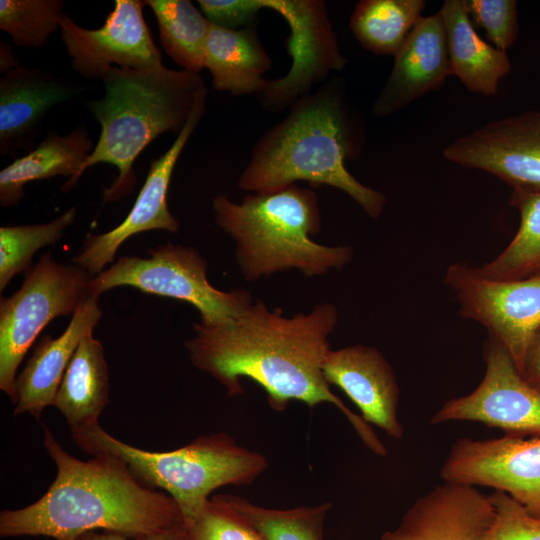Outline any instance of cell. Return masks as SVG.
I'll return each instance as SVG.
<instances>
[{"label":"cell","mask_w":540,"mask_h":540,"mask_svg":"<svg viewBox=\"0 0 540 540\" xmlns=\"http://www.w3.org/2000/svg\"><path fill=\"white\" fill-rule=\"evenodd\" d=\"M510 204L520 214L519 228L493 260L476 268L493 280H516L540 274V190H512Z\"/></svg>","instance_id":"obj_27"},{"label":"cell","mask_w":540,"mask_h":540,"mask_svg":"<svg viewBox=\"0 0 540 540\" xmlns=\"http://www.w3.org/2000/svg\"><path fill=\"white\" fill-rule=\"evenodd\" d=\"M62 0H0V29L21 47L39 48L60 28Z\"/></svg>","instance_id":"obj_30"},{"label":"cell","mask_w":540,"mask_h":540,"mask_svg":"<svg viewBox=\"0 0 540 540\" xmlns=\"http://www.w3.org/2000/svg\"><path fill=\"white\" fill-rule=\"evenodd\" d=\"M144 2L156 17L165 53L183 70L199 73L211 22L189 0Z\"/></svg>","instance_id":"obj_26"},{"label":"cell","mask_w":540,"mask_h":540,"mask_svg":"<svg viewBox=\"0 0 540 540\" xmlns=\"http://www.w3.org/2000/svg\"><path fill=\"white\" fill-rule=\"evenodd\" d=\"M102 81L104 96L87 103L101 131L78 178L96 164L113 165L118 175L104 189L103 199L114 202L135 187L133 165L140 153L159 135L180 133L205 84L199 73L164 65L155 69L114 66Z\"/></svg>","instance_id":"obj_4"},{"label":"cell","mask_w":540,"mask_h":540,"mask_svg":"<svg viewBox=\"0 0 540 540\" xmlns=\"http://www.w3.org/2000/svg\"><path fill=\"white\" fill-rule=\"evenodd\" d=\"M207 88L204 85L195 100L190 117L173 144L150 162L144 184L126 218L115 228L101 234H88L72 263L93 277L114 261L120 246L130 237L151 230L177 233L180 224L171 214L167 193L177 160L206 111Z\"/></svg>","instance_id":"obj_14"},{"label":"cell","mask_w":540,"mask_h":540,"mask_svg":"<svg viewBox=\"0 0 540 540\" xmlns=\"http://www.w3.org/2000/svg\"><path fill=\"white\" fill-rule=\"evenodd\" d=\"M93 276L63 264L50 252L25 273L19 290L0 299V389L15 405L19 365L37 336L55 318L73 315L91 292Z\"/></svg>","instance_id":"obj_7"},{"label":"cell","mask_w":540,"mask_h":540,"mask_svg":"<svg viewBox=\"0 0 540 540\" xmlns=\"http://www.w3.org/2000/svg\"><path fill=\"white\" fill-rule=\"evenodd\" d=\"M470 20L482 28L496 48L506 51L518 35L515 0H464Z\"/></svg>","instance_id":"obj_33"},{"label":"cell","mask_w":540,"mask_h":540,"mask_svg":"<svg viewBox=\"0 0 540 540\" xmlns=\"http://www.w3.org/2000/svg\"><path fill=\"white\" fill-rule=\"evenodd\" d=\"M363 128L343 81L331 77L289 108L253 146L237 185L252 193H267L298 181L313 187L328 185L349 195L371 218L383 212L386 197L354 178L345 161L358 157Z\"/></svg>","instance_id":"obj_3"},{"label":"cell","mask_w":540,"mask_h":540,"mask_svg":"<svg viewBox=\"0 0 540 540\" xmlns=\"http://www.w3.org/2000/svg\"><path fill=\"white\" fill-rule=\"evenodd\" d=\"M76 208L72 207L54 220L42 224L0 227V291L10 281L32 267L33 255L49 245L55 244L65 229L74 223Z\"/></svg>","instance_id":"obj_29"},{"label":"cell","mask_w":540,"mask_h":540,"mask_svg":"<svg viewBox=\"0 0 540 540\" xmlns=\"http://www.w3.org/2000/svg\"><path fill=\"white\" fill-rule=\"evenodd\" d=\"M488 498L494 517L481 540H540L539 517L503 491L496 490Z\"/></svg>","instance_id":"obj_32"},{"label":"cell","mask_w":540,"mask_h":540,"mask_svg":"<svg viewBox=\"0 0 540 540\" xmlns=\"http://www.w3.org/2000/svg\"><path fill=\"white\" fill-rule=\"evenodd\" d=\"M444 482L488 486L540 518V437L460 438L441 468Z\"/></svg>","instance_id":"obj_12"},{"label":"cell","mask_w":540,"mask_h":540,"mask_svg":"<svg viewBox=\"0 0 540 540\" xmlns=\"http://www.w3.org/2000/svg\"><path fill=\"white\" fill-rule=\"evenodd\" d=\"M144 6L140 0H116L97 29L83 28L64 13L60 37L72 70L88 80H103L114 65L133 69L163 66L161 50L143 17Z\"/></svg>","instance_id":"obj_13"},{"label":"cell","mask_w":540,"mask_h":540,"mask_svg":"<svg viewBox=\"0 0 540 540\" xmlns=\"http://www.w3.org/2000/svg\"><path fill=\"white\" fill-rule=\"evenodd\" d=\"M484 361L485 374L478 387L445 402L430 423L478 421L506 435L540 436V390L524 379L507 350L490 336Z\"/></svg>","instance_id":"obj_11"},{"label":"cell","mask_w":540,"mask_h":540,"mask_svg":"<svg viewBox=\"0 0 540 540\" xmlns=\"http://www.w3.org/2000/svg\"><path fill=\"white\" fill-rule=\"evenodd\" d=\"M337 323L338 311L331 303L288 317L279 308L269 309L256 301L229 323H195V335L185 347L193 365L223 385L230 396L243 393L241 378L245 377L262 387L275 411H284L291 401L310 408L330 403L366 447L385 456L387 450L370 424L332 392L324 377L323 366L332 350L329 336Z\"/></svg>","instance_id":"obj_1"},{"label":"cell","mask_w":540,"mask_h":540,"mask_svg":"<svg viewBox=\"0 0 540 540\" xmlns=\"http://www.w3.org/2000/svg\"><path fill=\"white\" fill-rule=\"evenodd\" d=\"M44 446L57 467L56 478L36 502L1 511V537L80 540L101 530L136 538L184 522L168 494L147 488L121 460L106 454L77 459L47 428Z\"/></svg>","instance_id":"obj_2"},{"label":"cell","mask_w":540,"mask_h":540,"mask_svg":"<svg viewBox=\"0 0 540 540\" xmlns=\"http://www.w3.org/2000/svg\"><path fill=\"white\" fill-rule=\"evenodd\" d=\"M264 9L280 14L290 27L286 47L292 58L289 71L282 77L267 80L256 95L268 112L288 109L302 96L322 85L333 72L347 64L322 0H261Z\"/></svg>","instance_id":"obj_10"},{"label":"cell","mask_w":540,"mask_h":540,"mask_svg":"<svg viewBox=\"0 0 540 540\" xmlns=\"http://www.w3.org/2000/svg\"><path fill=\"white\" fill-rule=\"evenodd\" d=\"M443 156L486 171L513 190H540V110L486 123L451 142Z\"/></svg>","instance_id":"obj_15"},{"label":"cell","mask_w":540,"mask_h":540,"mask_svg":"<svg viewBox=\"0 0 540 540\" xmlns=\"http://www.w3.org/2000/svg\"><path fill=\"white\" fill-rule=\"evenodd\" d=\"M80 93L78 86L50 71L19 66L0 80V152L15 157L36 147L47 114Z\"/></svg>","instance_id":"obj_17"},{"label":"cell","mask_w":540,"mask_h":540,"mask_svg":"<svg viewBox=\"0 0 540 540\" xmlns=\"http://www.w3.org/2000/svg\"><path fill=\"white\" fill-rule=\"evenodd\" d=\"M323 373L328 384L340 388L361 411L368 424H374L394 439H401L403 426L398 419L399 386L395 373L376 349L353 345L331 350Z\"/></svg>","instance_id":"obj_18"},{"label":"cell","mask_w":540,"mask_h":540,"mask_svg":"<svg viewBox=\"0 0 540 540\" xmlns=\"http://www.w3.org/2000/svg\"><path fill=\"white\" fill-rule=\"evenodd\" d=\"M424 0H361L349 28L360 45L376 55H395L422 18Z\"/></svg>","instance_id":"obj_25"},{"label":"cell","mask_w":540,"mask_h":540,"mask_svg":"<svg viewBox=\"0 0 540 540\" xmlns=\"http://www.w3.org/2000/svg\"><path fill=\"white\" fill-rule=\"evenodd\" d=\"M494 517L474 486L444 482L420 496L379 540H481Z\"/></svg>","instance_id":"obj_16"},{"label":"cell","mask_w":540,"mask_h":540,"mask_svg":"<svg viewBox=\"0 0 540 540\" xmlns=\"http://www.w3.org/2000/svg\"><path fill=\"white\" fill-rule=\"evenodd\" d=\"M522 376L530 385L540 390V329L528 351Z\"/></svg>","instance_id":"obj_36"},{"label":"cell","mask_w":540,"mask_h":540,"mask_svg":"<svg viewBox=\"0 0 540 540\" xmlns=\"http://www.w3.org/2000/svg\"><path fill=\"white\" fill-rule=\"evenodd\" d=\"M80 540H191V538L188 526L184 521L160 532L143 537L132 538L113 532L95 531L84 534Z\"/></svg>","instance_id":"obj_35"},{"label":"cell","mask_w":540,"mask_h":540,"mask_svg":"<svg viewBox=\"0 0 540 540\" xmlns=\"http://www.w3.org/2000/svg\"><path fill=\"white\" fill-rule=\"evenodd\" d=\"M94 146L83 124L65 136L49 131L34 149L0 171V205L5 208L17 205L28 183L56 176L67 178L62 191H70Z\"/></svg>","instance_id":"obj_21"},{"label":"cell","mask_w":540,"mask_h":540,"mask_svg":"<svg viewBox=\"0 0 540 540\" xmlns=\"http://www.w3.org/2000/svg\"><path fill=\"white\" fill-rule=\"evenodd\" d=\"M109 402V372L102 343L92 334L76 348L58 387L54 405L71 432L99 424Z\"/></svg>","instance_id":"obj_24"},{"label":"cell","mask_w":540,"mask_h":540,"mask_svg":"<svg viewBox=\"0 0 540 540\" xmlns=\"http://www.w3.org/2000/svg\"><path fill=\"white\" fill-rule=\"evenodd\" d=\"M120 286L189 303L199 311L200 322L207 325L229 323L253 303L247 290L215 288L207 279V262L200 253L191 246L173 243L158 246L148 258L119 257L92 278L91 292L100 296Z\"/></svg>","instance_id":"obj_8"},{"label":"cell","mask_w":540,"mask_h":540,"mask_svg":"<svg viewBox=\"0 0 540 540\" xmlns=\"http://www.w3.org/2000/svg\"><path fill=\"white\" fill-rule=\"evenodd\" d=\"M197 3L211 23L228 29L255 26L259 12L264 9L261 0H198Z\"/></svg>","instance_id":"obj_34"},{"label":"cell","mask_w":540,"mask_h":540,"mask_svg":"<svg viewBox=\"0 0 540 540\" xmlns=\"http://www.w3.org/2000/svg\"><path fill=\"white\" fill-rule=\"evenodd\" d=\"M212 208L216 224L235 241L236 261L248 281L291 269L321 276L342 269L352 259L348 246L312 240L321 229L318 196L312 189L294 184L248 194L239 203L218 194Z\"/></svg>","instance_id":"obj_5"},{"label":"cell","mask_w":540,"mask_h":540,"mask_svg":"<svg viewBox=\"0 0 540 540\" xmlns=\"http://www.w3.org/2000/svg\"><path fill=\"white\" fill-rule=\"evenodd\" d=\"M442 15L452 75L474 93L498 91L499 81L511 71L506 51L484 41L476 32L464 0H446Z\"/></svg>","instance_id":"obj_23"},{"label":"cell","mask_w":540,"mask_h":540,"mask_svg":"<svg viewBox=\"0 0 540 540\" xmlns=\"http://www.w3.org/2000/svg\"><path fill=\"white\" fill-rule=\"evenodd\" d=\"M19 61L12 53L11 48L4 42L0 45V71L4 74L19 67Z\"/></svg>","instance_id":"obj_37"},{"label":"cell","mask_w":540,"mask_h":540,"mask_svg":"<svg viewBox=\"0 0 540 540\" xmlns=\"http://www.w3.org/2000/svg\"><path fill=\"white\" fill-rule=\"evenodd\" d=\"M271 66L256 26L228 29L211 23L204 68L215 90L234 96L257 95L267 83L264 74Z\"/></svg>","instance_id":"obj_22"},{"label":"cell","mask_w":540,"mask_h":540,"mask_svg":"<svg viewBox=\"0 0 540 540\" xmlns=\"http://www.w3.org/2000/svg\"><path fill=\"white\" fill-rule=\"evenodd\" d=\"M451 75L444 22L438 11L422 17L395 53L392 71L372 112L379 117L396 113L441 87Z\"/></svg>","instance_id":"obj_19"},{"label":"cell","mask_w":540,"mask_h":540,"mask_svg":"<svg viewBox=\"0 0 540 540\" xmlns=\"http://www.w3.org/2000/svg\"><path fill=\"white\" fill-rule=\"evenodd\" d=\"M98 299L99 296L91 294L76 309L60 336L45 335L37 343L16 378L14 416L29 413L39 419L45 408L54 405L58 387L76 348L84 337L93 333L102 318Z\"/></svg>","instance_id":"obj_20"},{"label":"cell","mask_w":540,"mask_h":540,"mask_svg":"<svg viewBox=\"0 0 540 540\" xmlns=\"http://www.w3.org/2000/svg\"><path fill=\"white\" fill-rule=\"evenodd\" d=\"M71 433L83 451L93 456H113L124 462L143 484L165 490L187 524L201 512L214 490L226 485H250L268 466L264 455L239 445L224 432L203 435L164 452L122 442L100 424Z\"/></svg>","instance_id":"obj_6"},{"label":"cell","mask_w":540,"mask_h":540,"mask_svg":"<svg viewBox=\"0 0 540 540\" xmlns=\"http://www.w3.org/2000/svg\"><path fill=\"white\" fill-rule=\"evenodd\" d=\"M224 497L264 540H324V524L332 508L331 502L274 509L238 496Z\"/></svg>","instance_id":"obj_28"},{"label":"cell","mask_w":540,"mask_h":540,"mask_svg":"<svg viewBox=\"0 0 540 540\" xmlns=\"http://www.w3.org/2000/svg\"><path fill=\"white\" fill-rule=\"evenodd\" d=\"M187 526L191 540H264L224 495L211 497Z\"/></svg>","instance_id":"obj_31"},{"label":"cell","mask_w":540,"mask_h":540,"mask_svg":"<svg viewBox=\"0 0 540 540\" xmlns=\"http://www.w3.org/2000/svg\"><path fill=\"white\" fill-rule=\"evenodd\" d=\"M444 280L456 295L461 316L486 327L522 374L540 329V274L493 280L466 263H454L447 268Z\"/></svg>","instance_id":"obj_9"}]
</instances>
